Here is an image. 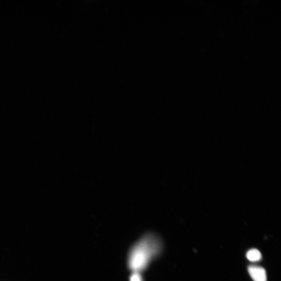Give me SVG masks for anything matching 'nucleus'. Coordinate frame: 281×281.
<instances>
[{"label": "nucleus", "mask_w": 281, "mask_h": 281, "mask_svg": "<svg viewBox=\"0 0 281 281\" xmlns=\"http://www.w3.org/2000/svg\"><path fill=\"white\" fill-rule=\"evenodd\" d=\"M162 247L161 242L156 236L149 234L144 236L132 248L128 266L133 272H141L160 254Z\"/></svg>", "instance_id": "obj_1"}, {"label": "nucleus", "mask_w": 281, "mask_h": 281, "mask_svg": "<svg viewBox=\"0 0 281 281\" xmlns=\"http://www.w3.org/2000/svg\"><path fill=\"white\" fill-rule=\"evenodd\" d=\"M247 259L251 262H258L261 259V253L257 249H252L246 254Z\"/></svg>", "instance_id": "obj_3"}, {"label": "nucleus", "mask_w": 281, "mask_h": 281, "mask_svg": "<svg viewBox=\"0 0 281 281\" xmlns=\"http://www.w3.org/2000/svg\"><path fill=\"white\" fill-rule=\"evenodd\" d=\"M248 272L254 281H267L266 272L261 267L251 266L248 267Z\"/></svg>", "instance_id": "obj_2"}, {"label": "nucleus", "mask_w": 281, "mask_h": 281, "mask_svg": "<svg viewBox=\"0 0 281 281\" xmlns=\"http://www.w3.org/2000/svg\"><path fill=\"white\" fill-rule=\"evenodd\" d=\"M130 281H143L142 277L139 272H133L130 278Z\"/></svg>", "instance_id": "obj_4"}]
</instances>
